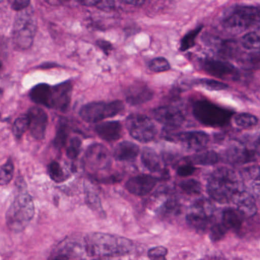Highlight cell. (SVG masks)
I'll use <instances>...</instances> for the list:
<instances>
[{"instance_id": "1", "label": "cell", "mask_w": 260, "mask_h": 260, "mask_svg": "<svg viewBox=\"0 0 260 260\" xmlns=\"http://www.w3.org/2000/svg\"><path fill=\"white\" fill-rule=\"evenodd\" d=\"M86 252L89 258L106 259L127 255L133 250L132 240L121 236L106 233H89L85 237Z\"/></svg>"}, {"instance_id": "2", "label": "cell", "mask_w": 260, "mask_h": 260, "mask_svg": "<svg viewBox=\"0 0 260 260\" xmlns=\"http://www.w3.org/2000/svg\"><path fill=\"white\" fill-rule=\"evenodd\" d=\"M240 189L237 176L234 170L220 167L211 173L207 185L208 194L219 203H228Z\"/></svg>"}, {"instance_id": "3", "label": "cell", "mask_w": 260, "mask_h": 260, "mask_svg": "<svg viewBox=\"0 0 260 260\" xmlns=\"http://www.w3.org/2000/svg\"><path fill=\"white\" fill-rule=\"evenodd\" d=\"M35 212L32 198L26 191L20 190L6 214L9 229L13 232H22L32 220Z\"/></svg>"}, {"instance_id": "4", "label": "cell", "mask_w": 260, "mask_h": 260, "mask_svg": "<svg viewBox=\"0 0 260 260\" xmlns=\"http://www.w3.org/2000/svg\"><path fill=\"white\" fill-rule=\"evenodd\" d=\"M260 23V8L253 6H237L231 9L222 19L223 28L241 32Z\"/></svg>"}, {"instance_id": "5", "label": "cell", "mask_w": 260, "mask_h": 260, "mask_svg": "<svg viewBox=\"0 0 260 260\" xmlns=\"http://www.w3.org/2000/svg\"><path fill=\"white\" fill-rule=\"evenodd\" d=\"M192 112L199 122L212 127L226 125L234 115L233 111L205 100L196 102L193 105Z\"/></svg>"}, {"instance_id": "6", "label": "cell", "mask_w": 260, "mask_h": 260, "mask_svg": "<svg viewBox=\"0 0 260 260\" xmlns=\"http://www.w3.org/2000/svg\"><path fill=\"white\" fill-rule=\"evenodd\" d=\"M37 31V19L31 9L18 13L13 28V41L19 50L31 48Z\"/></svg>"}, {"instance_id": "7", "label": "cell", "mask_w": 260, "mask_h": 260, "mask_svg": "<svg viewBox=\"0 0 260 260\" xmlns=\"http://www.w3.org/2000/svg\"><path fill=\"white\" fill-rule=\"evenodd\" d=\"M124 109V103L121 100L92 102L82 106L79 114L80 118L86 122L95 123L112 118L123 112Z\"/></svg>"}, {"instance_id": "8", "label": "cell", "mask_w": 260, "mask_h": 260, "mask_svg": "<svg viewBox=\"0 0 260 260\" xmlns=\"http://www.w3.org/2000/svg\"><path fill=\"white\" fill-rule=\"evenodd\" d=\"M126 125L131 136L141 143L150 142L157 135V129L153 120L144 115H131Z\"/></svg>"}, {"instance_id": "9", "label": "cell", "mask_w": 260, "mask_h": 260, "mask_svg": "<svg viewBox=\"0 0 260 260\" xmlns=\"http://www.w3.org/2000/svg\"><path fill=\"white\" fill-rule=\"evenodd\" d=\"M85 165L90 171H106L112 165V156L109 150L103 144H94L89 146L84 156Z\"/></svg>"}, {"instance_id": "10", "label": "cell", "mask_w": 260, "mask_h": 260, "mask_svg": "<svg viewBox=\"0 0 260 260\" xmlns=\"http://www.w3.org/2000/svg\"><path fill=\"white\" fill-rule=\"evenodd\" d=\"M203 71L209 75L223 80H237L240 78L238 70L228 61L205 59L201 62Z\"/></svg>"}, {"instance_id": "11", "label": "cell", "mask_w": 260, "mask_h": 260, "mask_svg": "<svg viewBox=\"0 0 260 260\" xmlns=\"http://www.w3.org/2000/svg\"><path fill=\"white\" fill-rule=\"evenodd\" d=\"M213 206L208 201H199L193 205L186 216L188 224L198 231L208 228L213 213Z\"/></svg>"}, {"instance_id": "12", "label": "cell", "mask_w": 260, "mask_h": 260, "mask_svg": "<svg viewBox=\"0 0 260 260\" xmlns=\"http://www.w3.org/2000/svg\"><path fill=\"white\" fill-rule=\"evenodd\" d=\"M170 141L186 146L187 148L196 151H202L210 142V137L203 132H186L167 135Z\"/></svg>"}, {"instance_id": "13", "label": "cell", "mask_w": 260, "mask_h": 260, "mask_svg": "<svg viewBox=\"0 0 260 260\" xmlns=\"http://www.w3.org/2000/svg\"><path fill=\"white\" fill-rule=\"evenodd\" d=\"M153 115L156 121L170 129L180 127L185 120L183 112L177 107L172 106L156 108L153 111Z\"/></svg>"}, {"instance_id": "14", "label": "cell", "mask_w": 260, "mask_h": 260, "mask_svg": "<svg viewBox=\"0 0 260 260\" xmlns=\"http://www.w3.org/2000/svg\"><path fill=\"white\" fill-rule=\"evenodd\" d=\"M157 181V178L151 175H138L126 182L125 188L131 194L142 197L147 196L154 188Z\"/></svg>"}, {"instance_id": "15", "label": "cell", "mask_w": 260, "mask_h": 260, "mask_svg": "<svg viewBox=\"0 0 260 260\" xmlns=\"http://www.w3.org/2000/svg\"><path fill=\"white\" fill-rule=\"evenodd\" d=\"M72 91L73 84L71 81H66L52 86L50 109L66 112L71 104Z\"/></svg>"}, {"instance_id": "16", "label": "cell", "mask_w": 260, "mask_h": 260, "mask_svg": "<svg viewBox=\"0 0 260 260\" xmlns=\"http://www.w3.org/2000/svg\"><path fill=\"white\" fill-rule=\"evenodd\" d=\"M30 120V133L37 141L45 139L48 124V114L39 107H32L27 112Z\"/></svg>"}, {"instance_id": "17", "label": "cell", "mask_w": 260, "mask_h": 260, "mask_svg": "<svg viewBox=\"0 0 260 260\" xmlns=\"http://www.w3.org/2000/svg\"><path fill=\"white\" fill-rule=\"evenodd\" d=\"M125 99L132 106H138L147 103L153 99V92L147 85L135 84L126 89Z\"/></svg>"}, {"instance_id": "18", "label": "cell", "mask_w": 260, "mask_h": 260, "mask_svg": "<svg viewBox=\"0 0 260 260\" xmlns=\"http://www.w3.org/2000/svg\"><path fill=\"white\" fill-rule=\"evenodd\" d=\"M231 202L237 205L239 212L241 213L243 217H252L256 214L257 206L253 196L244 190L240 188L237 190Z\"/></svg>"}, {"instance_id": "19", "label": "cell", "mask_w": 260, "mask_h": 260, "mask_svg": "<svg viewBox=\"0 0 260 260\" xmlns=\"http://www.w3.org/2000/svg\"><path fill=\"white\" fill-rule=\"evenodd\" d=\"M94 131L101 139L107 142L118 141L122 136V125L119 121H106L96 124Z\"/></svg>"}, {"instance_id": "20", "label": "cell", "mask_w": 260, "mask_h": 260, "mask_svg": "<svg viewBox=\"0 0 260 260\" xmlns=\"http://www.w3.org/2000/svg\"><path fill=\"white\" fill-rule=\"evenodd\" d=\"M140 153L138 145L130 141H122L117 144L113 150V157L121 162H133Z\"/></svg>"}, {"instance_id": "21", "label": "cell", "mask_w": 260, "mask_h": 260, "mask_svg": "<svg viewBox=\"0 0 260 260\" xmlns=\"http://www.w3.org/2000/svg\"><path fill=\"white\" fill-rule=\"evenodd\" d=\"M52 86L45 83L36 85L30 90L29 96L33 103L50 108Z\"/></svg>"}, {"instance_id": "22", "label": "cell", "mask_w": 260, "mask_h": 260, "mask_svg": "<svg viewBox=\"0 0 260 260\" xmlns=\"http://www.w3.org/2000/svg\"><path fill=\"white\" fill-rule=\"evenodd\" d=\"M141 162L143 165L152 173L161 170V161L159 156L153 149L144 147L141 153Z\"/></svg>"}, {"instance_id": "23", "label": "cell", "mask_w": 260, "mask_h": 260, "mask_svg": "<svg viewBox=\"0 0 260 260\" xmlns=\"http://www.w3.org/2000/svg\"><path fill=\"white\" fill-rule=\"evenodd\" d=\"M243 216L239 211L228 208L223 212L222 223L228 231H238L243 223Z\"/></svg>"}, {"instance_id": "24", "label": "cell", "mask_w": 260, "mask_h": 260, "mask_svg": "<svg viewBox=\"0 0 260 260\" xmlns=\"http://www.w3.org/2000/svg\"><path fill=\"white\" fill-rule=\"evenodd\" d=\"M220 159V156L216 152L200 151L189 156L186 160L192 165L212 166L217 164Z\"/></svg>"}, {"instance_id": "25", "label": "cell", "mask_w": 260, "mask_h": 260, "mask_svg": "<svg viewBox=\"0 0 260 260\" xmlns=\"http://www.w3.org/2000/svg\"><path fill=\"white\" fill-rule=\"evenodd\" d=\"M69 135V127L66 120L60 119L57 123V130H56L55 138H54L53 144L54 147L60 149L66 145Z\"/></svg>"}, {"instance_id": "26", "label": "cell", "mask_w": 260, "mask_h": 260, "mask_svg": "<svg viewBox=\"0 0 260 260\" xmlns=\"http://www.w3.org/2000/svg\"><path fill=\"white\" fill-rule=\"evenodd\" d=\"M85 193H86V202L88 206L96 212L100 216H106L104 210L102 206L101 201L98 194L92 188H89L88 186L85 187Z\"/></svg>"}, {"instance_id": "27", "label": "cell", "mask_w": 260, "mask_h": 260, "mask_svg": "<svg viewBox=\"0 0 260 260\" xmlns=\"http://www.w3.org/2000/svg\"><path fill=\"white\" fill-rule=\"evenodd\" d=\"M240 44L245 50H247L250 52L259 51L260 35L256 32H253V31L247 33L243 36L240 40Z\"/></svg>"}, {"instance_id": "28", "label": "cell", "mask_w": 260, "mask_h": 260, "mask_svg": "<svg viewBox=\"0 0 260 260\" xmlns=\"http://www.w3.org/2000/svg\"><path fill=\"white\" fill-rule=\"evenodd\" d=\"M48 173L51 180L56 183H60L68 179V176L63 171L60 164L57 160H53L50 162L48 167Z\"/></svg>"}, {"instance_id": "29", "label": "cell", "mask_w": 260, "mask_h": 260, "mask_svg": "<svg viewBox=\"0 0 260 260\" xmlns=\"http://www.w3.org/2000/svg\"><path fill=\"white\" fill-rule=\"evenodd\" d=\"M30 128V120L28 115H21L15 121L13 125V134L16 139H20Z\"/></svg>"}, {"instance_id": "30", "label": "cell", "mask_w": 260, "mask_h": 260, "mask_svg": "<svg viewBox=\"0 0 260 260\" xmlns=\"http://www.w3.org/2000/svg\"><path fill=\"white\" fill-rule=\"evenodd\" d=\"M234 120L237 127L244 129L253 127L258 123L256 117L249 113L237 114L234 116Z\"/></svg>"}, {"instance_id": "31", "label": "cell", "mask_w": 260, "mask_h": 260, "mask_svg": "<svg viewBox=\"0 0 260 260\" xmlns=\"http://www.w3.org/2000/svg\"><path fill=\"white\" fill-rule=\"evenodd\" d=\"M203 26L197 27L194 29L191 30L189 32L187 33L180 42V47L179 50L181 51H186L187 50L190 49L196 45V40L199 33L202 31Z\"/></svg>"}, {"instance_id": "32", "label": "cell", "mask_w": 260, "mask_h": 260, "mask_svg": "<svg viewBox=\"0 0 260 260\" xmlns=\"http://www.w3.org/2000/svg\"><path fill=\"white\" fill-rule=\"evenodd\" d=\"M14 174V164L11 159H9L1 167V175H0V184L2 186L8 185Z\"/></svg>"}, {"instance_id": "33", "label": "cell", "mask_w": 260, "mask_h": 260, "mask_svg": "<svg viewBox=\"0 0 260 260\" xmlns=\"http://www.w3.org/2000/svg\"><path fill=\"white\" fill-rule=\"evenodd\" d=\"M179 187L186 194H191V196L200 194L201 191H202V185H201L200 182L193 179L182 181L179 184Z\"/></svg>"}, {"instance_id": "34", "label": "cell", "mask_w": 260, "mask_h": 260, "mask_svg": "<svg viewBox=\"0 0 260 260\" xmlns=\"http://www.w3.org/2000/svg\"><path fill=\"white\" fill-rule=\"evenodd\" d=\"M196 84L211 91L224 90L228 88V85L225 84L223 82L211 80V79H200L196 81Z\"/></svg>"}, {"instance_id": "35", "label": "cell", "mask_w": 260, "mask_h": 260, "mask_svg": "<svg viewBox=\"0 0 260 260\" xmlns=\"http://www.w3.org/2000/svg\"><path fill=\"white\" fill-rule=\"evenodd\" d=\"M82 141L78 137H74L70 140L67 147V156L71 159H75L80 154Z\"/></svg>"}, {"instance_id": "36", "label": "cell", "mask_w": 260, "mask_h": 260, "mask_svg": "<svg viewBox=\"0 0 260 260\" xmlns=\"http://www.w3.org/2000/svg\"><path fill=\"white\" fill-rule=\"evenodd\" d=\"M170 64L168 60L164 57H156L150 60L149 69L153 73H162L170 71Z\"/></svg>"}, {"instance_id": "37", "label": "cell", "mask_w": 260, "mask_h": 260, "mask_svg": "<svg viewBox=\"0 0 260 260\" xmlns=\"http://www.w3.org/2000/svg\"><path fill=\"white\" fill-rule=\"evenodd\" d=\"M228 229L221 223L213 225L210 231V239L212 242H218L223 238L228 233Z\"/></svg>"}, {"instance_id": "38", "label": "cell", "mask_w": 260, "mask_h": 260, "mask_svg": "<svg viewBox=\"0 0 260 260\" xmlns=\"http://www.w3.org/2000/svg\"><path fill=\"white\" fill-rule=\"evenodd\" d=\"M180 205L176 201L170 200L164 204L162 212L167 216H176L180 212Z\"/></svg>"}, {"instance_id": "39", "label": "cell", "mask_w": 260, "mask_h": 260, "mask_svg": "<svg viewBox=\"0 0 260 260\" xmlns=\"http://www.w3.org/2000/svg\"><path fill=\"white\" fill-rule=\"evenodd\" d=\"M196 168L194 167V165L189 164V162H187V164H183V165H181L180 167H179L176 173H177L179 176L187 177V176L192 175L196 172Z\"/></svg>"}, {"instance_id": "40", "label": "cell", "mask_w": 260, "mask_h": 260, "mask_svg": "<svg viewBox=\"0 0 260 260\" xmlns=\"http://www.w3.org/2000/svg\"><path fill=\"white\" fill-rule=\"evenodd\" d=\"M10 4L13 10L20 13L28 9L31 2L25 1V0H14V1H10Z\"/></svg>"}, {"instance_id": "41", "label": "cell", "mask_w": 260, "mask_h": 260, "mask_svg": "<svg viewBox=\"0 0 260 260\" xmlns=\"http://www.w3.org/2000/svg\"><path fill=\"white\" fill-rule=\"evenodd\" d=\"M94 7L103 11L109 12L115 10L116 4L114 1H95Z\"/></svg>"}, {"instance_id": "42", "label": "cell", "mask_w": 260, "mask_h": 260, "mask_svg": "<svg viewBox=\"0 0 260 260\" xmlns=\"http://www.w3.org/2000/svg\"><path fill=\"white\" fill-rule=\"evenodd\" d=\"M167 254H168V249L162 246H156L148 251V256L150 258H153V257L160 256V255L167 256Z\"/></svg>"}, {"instance_id": "43", "label": "cell", "mask_w": 260, "mask_h": 260, "mask_svg": "<svg viewBox=\"0 0 260 260\" xmlns=\"http://www.w3.org/2000/svg\"><path fill=\"white\" fill-rule=\"evenodd\" d=\"M96 45L107 56L109 55L110 53L112 52V50H113V46H112V43L106 40L97 41Z\"/></svg>"}, {"instance_id": "44", "label": "cell", "mask_w": 260, "mask_h": 260, "mask_svg": "<svg viewBox=\"0 0 260 260\" xmlns=\"http://www.w3.org/2000/svg\"><path fill=\"white\" fill-rule=\"evenodd\" d=\"M121 3L126 5H132L135 7H141L143 4H145L144 1H122Z\"/></svg>"}, {"instance_id": "45", "label": "cell", "mask_w": 260, "mask_h": 260, "mask_svg": "<svg viewBox=\"0 0 260 260\" xmlns=\"http://www.w3.org/2000/svg\"><path fill=\"white\" fill-rule=\"evenodd\" d=\"M49 260H68V258H67L64 255H60V254H57L54 255L52 258Z\"/></svg>"}, {"instance_id": "46", "label": "cell", "mask_w": 260, "mask_h": 260, "mask_svg": "<svg viewBox=\"0 0 260 260\" xmlns=\"http://www.w3.org/2000/svg\"><path fill=\"white\" fill-rule=\"evenodd\" d=\"M255 153H257V154L260 156V137L258 138V140H257L256 142H255Z\"/></svg>"}, {"instance_id": "47", "label": "cell", "mask_w": 260, "mask_h": 260, "mask_svg": "<svg viewBox=\"0 0 260 260\" xmlns=\"http://www.w3.org/2000/svg\"><path fill=\"white\" fill-rule=\"evenodd\" d=\"M150 259H151V260H167V258H166L165 255H160V256L153 257V258H150Z\"/></svg>"}, {"instance_id": "48", "label": "cell", "mask_w": 260, "mask_h": 260, "mask_svg": "<svg viewBox=\"0 0 260 260\" xmlns=\"http://www.w3.org/2000/svg\"><path fill=\"white\" fill-rule=\"evenodd\" d=\"M74 260H86V259H85V258H77V259H74Z\"/></svg>"}]
</instances>
